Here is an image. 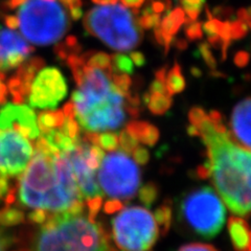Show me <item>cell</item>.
<instances>
[{
	"mask_svg": "<svg viewBox=\"0 0 251 251\" xmlns=\"http://www.w3.org/2000/svg\"><path fill=\"white\" fill-rule=\"evenodd\" d=\"M191 73H192V75H193L194 76H196V77H200V76L202 75L201 69H199L198 67H195V66L191 68Z\"/></svg>",
	"mask_w": 251,
	"mask_h": 251,
	"instance_id": "obj_50",
	"label": "cell"
},
{
	"mask_svg": "<svg viewBox=\"0 0 251 251\" xmlns=\"http://www.w3.org/2000/svg\"><path fill=\"white\" fill-rule=\"evenodd\" d=\"M123 206H124V204L122 201L113 199V200L107 201V203L105 204L104 209L107 214H113V213H116V211L123 209Z\"/></svg>",
	"mask_w": 251,
	"mask_h": 251,
	"instance_id": "obj_41",
	"label": "cell"
},
{
	"mask_svg": "<svg viewBox=\"0 0 251 251\" xmlns=\"http://www.w3.org/2000/svg\"><path fill=\"white\" fill-rule=\"evenodd\" d=\"M122 2L126 7L132 9V12L138 15V10L143 6L145 0H122Z\"/></svg>",
	"mask_w": 251,
	"mask_h": 251,
	"instance_id": "obj_43",
	"label": "cell"
},
{
	"mask_svg": "<svg viewBox=\"0 0 251 251\" xmlns=\"http://www.w3.org/2000/svg\"><path fill=\"white\" fill-rule=\"evenodd\" d=\"M228 232L235 251H251V227L244 219L231 217L228 220Z\"/></svg>",
	"mask_w": 251,
	"mask_h": 251,
	"instance_id": "obj_15",
	"label": "cell"
},
{
	"mask_svg": "<svg viewBox=\"0 0 251 251\" xmlns=\"http://www.w3.org/2000/svg\"><path fill=\"white\" fill-rule=\"evenodd\" d=\"M172 44L174 45V46L176 47V49H177L178 50H180V51H183V50H185L187 49V46H188L187 41H186V40H184V39H182V38L173 39Z\"/></svg>",
	"mask_w": 251,
	"mask_h": 251,
	"instance_id": "obj_46",
	"label": "cell"
},
{
	"mask_svg": "<svg viewBox=\"0 0 251 251\" xmlns=\"http://www.w3.org/2000/svg\"><path fill=\"white\" fill-rule=\"evenodd\" d=\"M166 87L169 96L181 93L185 89V78L183 77L181 67L179 63L175 62L166 75Z\"/></svg>",
	"mask_w": 251,
	"mask_h": 251,
	"instance_id": "obj_19",
	"label": "cell"
},
{
	"mask_svg": "<svg viewBox=\"0 0 251 251\" xmlns=\"http://www.w3.org/2000/svg\"><path fill=\"white\" fill-rule=\"evenodd\" d=\"M34 49L17 29L0 23V74L20 67Z\"/></svg>",
	"mask_w": 251,
	"mask_h": 251,
	"instance_id": "obj_12",
	"label": "cell"
},
{
	"mask_svg": "<svg viewBox=\"0 0 251 251\" xmlns=\"http://www.w3.org/2000/svg\"><path fill=\"white\" fill-rule=\"evenodd\" d=\"M40 136L34 110L9 103L0 108V176L19 177L34 155Z\"/></svg>",
	"mask_w": 251,
	"mask_h": 251,
	"instance_id": "obj_4",
	"label": "cell"
},
{
	"mask_svg": "<svg viewBox=\"0 0 251 251\" xmlns=\"http://www.w3.org/2000/svg\"><path fill=\"white\" fill-rule=\"evenodd\" d=\"M180 214L195 233L210 239L224 226L226 208L213 188L203 186L184 196L180 202Z\"/></svg>",
	"mask_w": 251,
	"mask_h": 251,
	"instance_id": "obj_7",
	"label": "cell"
},
{
	"mask_svg": "<svg viewBox=\"0 0 251 251\" xmlns=\"http://www.w3.org/2000/svg\"><path fill=\"white\" fill-rule=\"evenodd\" d=\"M136 17L137 14L121 4L100 5L86 13L84 27L111 50L130 51L140 44L144 36Z\"/></svg>",
	"mask_w": 251,
	"mask_h": 251,
	"instance_id": "obj_6",
	"label": "cell"
},
{
	"mask_svg": "<svg viewBox=\"0 0 251 251\" xmlns=\"http://www.w3.org/2000/svg\"><path fill=\"white\" fill-rule=\"evenodd\" d=\"M66 96L67 84L60 70L54 67H40L27 86L25 100L31 108L56 110Z\"/></svg>",
	"mask_w": 251,
	"mask_h": 251,
	"instance_id": "obj_11",
	"label": "cell"
},
{
	"mask_svg": "<svg viewBox=\"0 0 251 251\" xmlns=\"http://www.w3.org/2000/svg\"><path fill=\"white\" fill-rule=\"evenodd\" d=\"M209 75L213 76V77H226V75L224 73L219 72V70L215 69V70H210Z\"/></svg>",
	"mask_w": 251,
	"mask_h": 251,
	"instance_id": "obj_49",
	"label": "cell"
},
{
	"mask_svg": "<svg viewBox=\"0 0 251 251\" xmlns=\"http://www.w3.org/2000/svg\"><path fill=\"white\" fill-rule=\"evenodd\" d=\"M139 141L135 136H133L131 133L127 130H124L121 132V134L119 136V144L122 148V150L127 153V154H132L133 151L138 147Z\"/></svg>",
	"mask_w": 251,
	"mask_h": 251,
	"instance_id": "obj_26",
	"label": "cell"
},
{
	"mask_svg": "<svg viewBox=\"0 0 251 251\" xmlns=\"http://www.w3.org/2000/svg\"><path fill=\"white\" fill-rule=\"evenodd\" d=\"M184 33L188 41H196L200 40L203 37L202 30V23L195 20V21H187L184 26Z\"/></svg>",
	"mask_w": 251,
	"mask_h": 251,
	"instance_id": "obj_28",
	"label": "cell"
},
{
	"mask_svg": "<svg viewBox=\"0 0 251 251\" xmlns=\"http://www.w3.org/2000/svg\"><path fill=\"white\" fill-rule=\"evenodd\" d=\"M207 116L206 112L204 111V109L201 108V107H193L191 109L190 113H188V120H190V123L191 125H194L197 127V126L205 119V117Z\"/></svg>",
	"mask_w": 251,
	"mask_h": 251,
	"instance_id": "obj_34",
	"label": "cell"
},
{
	"mask_svg": "<svg viewBox=\"0 0 251 251\" xmlns=\"http://www.w3.org/2000/svg\"><path fill=\"white\" fill-rule=\"evenodd\" d=\"M199 137L206 147L209 177L233 214L251 211V151L235 144L230 132L217 131L207 115L198 126Z\"/></svg>",
	"mask_w": 251,
	"mask_h": 251,
	"instance_id": "obj_2",
	"label": "cell"
},
{
	"mask_svg": "<svg viewBox=\"0 0 251 251\" xmlns=\"http://www.w3.org/2000/svg\"><path fill=\"white\" fill-rule=\"evenodd\" d=\"M65 120V115L63 110H49L39 114L37 122L40 133H44L54 128H59Z\"/></svg>",
	"mask_w": 251,
	"mask_h": 251,
	"instance_id": "obj_18",
	"label": "cell"
},
{
	"mask_svg": "<svg viewBox=\"0 0 251 251\" xmlns=\"http://www.w3.org/2000/svg\"><path fill=\"white\" fill-rule=\"evenodd\" d=\"M112 63V72L122 73L128 75L134 74V65L130 57L123 53H114L111 56Z\"/></svg>",
	"mask_w": 251,
	"mask_h": 251,
	"instance_id": "obj_24",
	"label": "cell"
},
{
	"mask_svg": "<svg viewBox=\"0 0 251 251\" xmlns=\"http://www.w3.org/2000/svg\"><path fill=\"white\" fill-rule=\"evenodd\" d=\"M250 61V53L245 51V50H241L235 53L233 63L235 66L239 68H244L248 65V63Z\"/></svg>",
	"mask_w": 251,
	"mask_h": 251,
	"instance_id": "obj_37",
	"label": "cell"
},
{
	"mask_svg": "<svg viewBox=\"0 0 251 251\" xmlns=\"http://www.w3.org/2000/svg\"><path fill=\"white\" fill-rule=\"evenodd\" d=\"M150 93V92H149ZM173 100L171 96L162 93H150L146 105L155 115H162L172 107Z\"/></svg>",
	"mask_w": 251,
	"mask_h": 251,
	"instance_id": "obj_21",
	"label": "cell"
},
{
	"mask_svg": "<svg viewBox=\"0 0 251 251\" xmlns=\"http://www.w3.org/2000/svg\"><path fill=\"white\" fill-rule=\"evenodd\" d=\"M82 58L86 65L101 69L111 75L113 74L111 56H109L108 53L103 51L90 50L82 54Z\"/></svg>",
	"mask_w": 251,
	"mask_h": 251,
	"instance_id": "obj_20",
	"label": "cell"
},
{
	"mask_svg": "<svg viewBox=\"0 0 251 251\" xmlns=\"http://www.w3.org/2000/svg\"><path fill=\"white\" fill-rule=\"evenodd\" d=\"M89 144L81 136L75 148L66 151L78 190L86 200L101 196V190L96 179V171L91 170L86 162V151Z\"/></svg>",
	"mask_w": 251,
	"mask_h": 251,
	"instance_id": "obj_13",
	"label": "cell"
},
{
	"mask_svg": "<svg viewBox=\"0 0 251 251\" xmlns=\"http://www.w3.org/2000/svg\"><path fill=\"white\" fill-rule=\"evenodd\" d=\"M150 93H162V94H168V90L166 87V82L159 80V78H156L151 83L150 85Z\"/></svg>",
	"mask_w": 251,
	"mask_h": 251,
	"instance_id": "obj_40",
	"label": "cell"
},
{
	"mask_svg": "<svg viewBox=\"0 0 251 251\" xmlns=\"http://www.w3.org/2000/svg\"><path fill=\"white\" fill-rule=\"evenodd\" d=\"M101 202H103L101 196H97V197L86 200L85 206H86V209H87V215L90 219L96 220L98 214L100 213Z\"/></svg>",
	"mask_w": 251,
	"mask_h": 251,
	"instance_id": "obj_32",
	"label": "cell"
},
{
	"mask_svg": "<svg viewBox=\"0 0 251 251\" xmlns=\"http://www.w3.org/2000/svg\"><path fill=\"white\" fill-rule=\"evenodd\" d=\"M18 196L23 206L50 215L86 207L66 151L58 150L41 134L19 179Z\"/></svg>",
	"mask_w": 251,
	"mask_h": 251,
	"instance_id": "obj_1",
	"label": "cell"
},
{
	"mask_svg": "<svg viewBox=\"0 0 251 251\" xmlns=\"http://www.w3.org/2000/svg\"><path fill=\"white\" fill-rule=\"evenodd\" d=\"M73 110L74 119L85 132L99 133L116 130L127 120L125 96L112 82L111 90L106 97L82 107H73Z\"/></svg>",
	"mask_w": 251,
	"mask_h": 251,
	"instance_id": "obj_10",
	"label": "cell"
},
{
	"mask_svg": "<svg viewBox=\"0 0 251 251\" xmlns=\"http://www.w3.org/2000/svg\"><path fill=\"white\" fill-rule=\"evenodd\" d=\"M14 191V188H12L10 185L9 178L0 176V200L4 201L7 196Z\"/></svg>",
	"mask_w": 251,
	"mask_h": 251,
	"instance_id": "obj_39",
	"label": "cell"
},
{
	"mask_svg": "<svg viewBox=\"0 0 251 251\" xmlns=\"http://www.w3.org/2000/svg\"><path fill=\"white\" fill-rule=\"evenodd\" d=\"M178 251H217V249L208 244H201V243H194L180 248Z\"/></svg>",
	"mask_w": 251,
	"mask_h": 251,
	"instance_id": "obj_38",
	"label": "cell"
},
{
	"mask_svg": "<svg viewBox=\"0 0 251 251\" xmlns=\"http://www.w3.org/2000/svg\"><path fill=\"white\" fill-rule=\"evenodd\" d=\"M230 136L235 144L251 150V98L234 106L230 117Z\"/></svg>",
	"mask_w": 251,
	"mask_h": 251,
	"instance_id": "obj_14",
	"label": "cell"
},
{
	"mask_svg": "<svg viewBox=\"0 0 251 251\" xmlns=\"http://www.w3.org/2000/svg\"><path fill=\"white\" fill-rule=\"evenodd\" d=\"M6 9L13 15L4 17V25L27 41L39 46L58 43L70 27V9L64 0H7Z\"/></svg>",
	"mask_w": 251,
	"mask_h": 251,
	"instance_id": "obj_5",
	"label": "cell"
},
{
	"mask_svg": "<svg viewBox=\"0 0 251 251\" xmlns=\"http://www.w3.org/2000/svg\"><path fill=\"white\" fill-rule=\"evenodd\" d=\"M23 211L17 208L6 206L0 209V226H14L25 221Z\"/></svg>",
	"mask_w": 251,
	"mask_h": 251,
	"instance_id": "obj_23",
	"label": "cell"
},
{
	"mask_svg": "<svg viewBox=\"0 0 251 251\" xmlns=\"http://www.w3.org/2000/svg\"><path fill=\"white\" fill-rule=\"evenodd\" d=\"M112 235L122 251H150L158 240L159 229L147 208L132 206L113 218Z\"/></svg>",
	"mask_w": 251,
	"mask_h": 251,
	"instance_id": "obj_8",
	"label": "cell"
},
{
	"mask_svg": "<svg viewBox=\"0 0 251 251\" xmlns=\"http://www.w3.org/2000/svg\"><path fill=\"white\" fill-rule=\"evenodd\" d=\"M154 218L156 223L159 226V233L167 234L172 223V206L169 203H164L156 209Z\"/></svg>",
	"mask_w": 251,
	"mask_h": 251,
	"instance_id": "obj_22",
	"label": "cell"
},
{
	"mask_svg": "<svg viewBox=\"0 0 251 251\" xmlns=\"http://www.w3.org/2000/svg\"><path fill=\"white\" fill-rule=\"evenodd\" d=\"M210 13H211V15H213V17H217L219 20L227 19L229 21H232V20L237 19V17L233 15V10L231 9V7L225 6V5L216 6Z\"/></svg>",
	"mask_w": 251,
	"mask_h": 251,
	"instance_id": "obj_33",
	"label": "cell"
},
{
	"mask_svg": "<svg viewBox=\"0 0 251 251\" xmlns=\"http://www.w3.org/2000/svg\"><path fill=\"white\" fill-rule=\"evenodd\" d=\"M111 82L125 97L127 96L128 92L131 91L130 88L132 86V80L128 75L122 73H113L111 75Z\"/></svg>",
	"mask_w": 251,
	"mask_h": 251,
	"instance_id": "obj_27",
	"label": "cell"
},
{
	"mask_svg": "<svg viewBox=\"0 0 251 251\" xmlns=\"http://www.w3.org/2000/svg\"><path fill=\"white\" fill-rule=\"evenodd\" d=\"M184 1H186V2H188V3H191V4L203 6L204 2H205V0H184Z\"/></svg>",
	"mask_w": 251,
	"mask_h": 251,
	"instance_id": "obj_51",
	"label": "cell"
},
{
	"mask_svg": "<svg viewBox=\"0 0 251 251\" xmlns=\"http://www.w3.org/2000/svg\"><path fill=\"white\" fill-rule=\"evenodd\" d=\"M132 155L134 157L135 162L138 164H141V166L148 163L149 159H150V153H149V151L146 148L139 147V146L135 149L134 151H133Z\"/></svg>",
	"mask_w": 251,
	"mask_h": 251,
	"instance_id": "obj_35",
	"label": "cell"
},
{
	"mask_svg": "<svg viewBox=\"0 0 251 251\" xmlns=\"http://www.w3.org/2000/svg\"><path fill=\"white\" fill-rule=\"evenodd\" d=\"M187 22V17L184 11L180 7H176L174 11L170 12L168 15L164 16V18L160 22V29L162 35L166 40V46H164V53L168 54L170 47L172 45V41L174 39V36L177 34L179 28L181 25H185Z\"/></svg>",
	"mask_w": 251,
	"mask_h": 251,
	"instance_id": "obj_16",
	"label": "cell"
},
{
	"mask_svg": "<svg viewBox=\"0 0 251 251\" xmlns=\"http://www.w3.org/2000/svg\"><path fill=\"white\" fill-rule=\"evenodd\" d=\"M186 131H187V134H188V135H191V136H199L198 129H197V127H196V126H194V125H190V126H188Z\"/></svg>",
	"mask_w": 251,
	"mask_h": 251,
	"instance_id": "obj_47",
	"label": "cell"
},
{
	"mask_svg": "<svg viewBox=\"0 0 251 251\" xmlns=\"http://www.w3.org/2000/svg\"><path fill=\"white\" fill-rule=\"evenodd\" d=\"M198 51L200 53V56L202 57V59L205 62V64L207 65V67H209L211 70L217 69V60L214 56L213 51L210 50V46L208 42H201L198 45Z\"/></svg>",
	"mask_w": 251,
	"mask_h": 251,
	"instance_id": "obj_29",
	"label": "cell"
},
{
	"mask_svg": "<svg viewBox=\"0 0 251 251\" xmlns=\"http://www.w3.org/2000/svg\"><path fill=\"white\" fill-rule=\"evenodd\" d=\"M92 1L97 4L106 5V4H114L117 2V0H92Z\"/></svg>",
	"mask_w": 251,
	"mask_h": 251,
	"instance_id": "obj_48",
	"label": "cell"
},
{
	"mask_svg": "<svg viewBox=\"0 0 251 251\" xmlns=\"http://www.w3.org/2000/svg\"><path fill=\"white\" fill-rule=\"evenodd\" d=\"M130 58H131L132 62H134V64L137 67H144L147 63L145 54L140 51H136V50L132 51L130 53Z\"/></svg>",
	"mask_w": 251,
	"mask_h": 251,
	"instance_id": "obj_42",
	"label": "cell"
},
{
	"mask_svg": "<svg viewBox=\"0 0 251 251\" xmlns=\"http://www.w3.org/2000/svg\"><path fill=\"white\" fill-rule=\"evenodd\" d=\"M50 214L47 213V211L45 210H42V209H34L31 213L28 215V220L30 222H33L35 224H38V225H41L43 224L47 218H49Z\"/></svg>",
	"mask_w": 251,
	"mask_h": 251,
	"instance_id": "obj_36",
	"label": "cell"
},
{
	"mask_svg": "<svg viewBox=\"0 0 251 251\" xmlns=\"http://www.w3.org/2000/svg\"><path fill=\"white\" fill-rule=\"evenodd\" d=\"M161 22L160 14H150V15H141L138 18V25L143 29H151L156 26H159Z\"/></svg>",
	"mask_w": 251,
	"mask_h": 251,
	"instance_id": "obj_31",
	"label": "cell"
},
{
	"mask_svg": "<svg viewBox=\"0 0 251 251\" xmlns=\"http://www.w3.org/2000/svg\"><path fill=\"white\" fill-rule=\"evenodd\" d=\"M99 183L101 192L116 200H130L140 185V171L129 154L117 151L104 156L100 162Z\"/></svg>",
	"mask_w": 251,
	"mask_h": 251,
	"instance_id": "obj_9",
	"label": "cell"
},
{
	"mask_svg": "<svg viewBox=\"0 0 251 251\" xmlns=\"http://www.w3.org/2000/svg\"><path fill=\"white\" fill-rule=\"evenodd\" d=\"M7 93H9V90H7V86L3 82V75L0 74V104H2L6 100Z\"/></svg>",
	"mask_w": 251,
	"mask_h": 251,
	"instance_id": "obj_45",
	"label": "cell"
},
{
	"mask_svg": "<svg viewBox=\"0 0 251 251\" xmlns=\"http://www.w3.org/2000/svg\"><path fill=\"white\" fill-rule=\"evenodd\" d=\"M106 251H116L114 248H112L111 246H109V248L106 250Z\"/></svg>",
	"mask_w": 251,
	"mask_h": 251,
	"instance_id": "obj_52",
	"label": "cell"
},
{
	"mask_svg": "<svg viewBox=\"0 0 251 251\" xmlns=\"http://www.w3.org/2000/svg\"><path fill=\"white\" fill-rule=\"evenodd\" d=\"M11 238L10 235H7L5 231L0 229V251H6V249L11 245Z\"/></svg>",
	"mask_w": 251,
	"mask_h": 251,
	"instance_id": "obj_44",
	"label": "cell"
},
{
	"mask_svg": "<svg viewBox=\"0 0 251 251\" xmlns=\"http://www.w3.org/2000/svg\"><path fill=\"white\" fill-rule=\"evenodd\" d=\"M126 130L129 131L138 141L147 146H155L159 140V130L147 122L132 121L127 125Z\"/></svg>",
	"mask_w": 251,
	"mask_h": 251,
	"instance_id": "obj_17",
	"label": "cell"
},
{
	"mask_svg": "<svg viewBox=\"0 0 251 251\" xmlns=\"http://www.w3.org/2000/svg\"><path fill=\"white\" fill-rule=\"evenodd\" d=\"M159 195L158 187L154 183H147L139 191V199L145 205L151 206Z\"/></svg>",
	"mask_w": 251,
	"mask_h": 251,
	"instance_id": "obj_25",
	"label": "cell"
},
{
	"mask_svg": "<svg viewBox=\"0 0 251 251\" xmlns=\"http://www.w3.org/2000/svg\"><path fill=\"white\" fill-rule=\"evenodd\" d=\"M249 31V27L245 22L239 19L230 21V37L231 40H240L244 38Z\"/></svg>",
	"mask_w": 251,
	"mask_h": 251,
	"instance_id": "obj_30",
	"label": "cell"
},
{
	"mask_svg": "<svg viewBox=\"0 0 251 251\" xmlns=\"http://www.w3.org/2000/svg\"><path fill=\"white\" fill-rule=\"evenodd\" d=\"M85 208L50 215L28 251H106L109 235Z\"/></svg>",
	"mask_w": 251,
	"mask_h": 251,
	"instance_id": "obj_3",
	"label": "cell"
}]
</instances>
